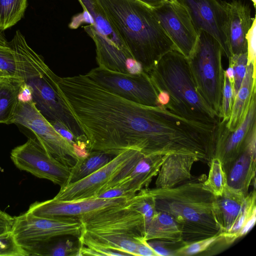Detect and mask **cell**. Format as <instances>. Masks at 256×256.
Instances as JSON below:
<instances>
[{"mask_svg": "<svg viewBox=\"0 0 256 256\" xmlns=\"http://www.w3.org/2000/svg\"><path fill=\"white\" fill-rule=\"evenodd\" d=\"M134 59L148 72L176 48L153 9L136 0H96Z\"/></svg>", "mask_w": 256, "mask_h": 256, "instance_id": "obj_1", "label": "cell"}, {"mask_svg": "<svg viewBox=\"0 0 256 256\" xmlns=\"http://www.w3.org/2000/svg\"><path fill=\"white\" fill-rule=\"evenodd\" d=\"M157 211L171 216L186 243L220 235L216 196L204 182L188 180L174 187L148 188Z\"/></svg>", "mask_w": 256, "mask_h": 256, "instance_id": "obj_2", "label": "cell"}, {"mask_svg": "<svg viewBox=\"0 0 256 256\" xmlns=\"http://www.w3.org/2000/svg\"><path fill=\"white\" fill-rule=\"evenodd\" d=\"M157 92L169 95L164 107L187 120L216 126L220 121L199 94L188 60L176 50L164 54L147 72Z\"/></svg>", "mask_w": 256, "mask_h": 256, "instance_id": "obj_3", "label": "cell"}, {"mask_svg": "<svg viewBox=\"0 0 256 256\" xmlns=\"http://www.w3.org/2000/svg\"><path fill=\"white\" fill-rule=\"evenodd\" d=\"M222 55L218 41L200 30L194 50L188 58L199 94L220 119L224 74Z\"/></svg>", "mask_w": 256, "mask_h": 256, "instance_id": "obj_4", "label": "cell"}, {"mask_svg": "<svg viewBox=\"0 0 256 256\" xmlns=\"http://www.w3.org/2000/svg\"><path fill=\"white\" fill-rule=\"evenodd\" d=\"M78 1L84 12L90 18V24L84 28L94 42L98 66L128 73L126 62L128 59L134 58L126 45L110 24L96 0Z\"/></svg>", "mask_w": 256, "mask_h": 256, "instance_id": "obj_5", "label": "cell"}, {"mask_svg": "<svg viewBox=\"0 0 256 256\" xmlns=\"http://www.w3.org/2000/svg\"><path fill=\"white\" fill-rule=\"evenodd\" d=\"M14 124L31 130L44 149L64 164L72 167L81 158L74 146L54 128L32 100L18 101Z\"/></svg>", "mask_w": 256, "mask_h": 256, "instance_id": "obj_6", "label": "cell"}, {"mask_svg": "<svg viewBox=\"0 0 256 256\" xmlns=\"http://www.w3.org/2000/svg\"><path fill=\"white\" fill-rule=\"evenodd\" d=\"M58 77L51 70L26 82L32 90V100L48 122H60L78 140L86 142L84 132L59 90Z\"/></svg>", "mask_w": 256, "mask_h": 256, "instance_id": "obj_7", "label": "cell"}, {"mask_svg": "<svg viewBox=\"0 0 256 256\" xmlns=\"http://www.w3.org/2000/svg\"><path fill=\"white\" fill-rule=\"evenodd\" d=\"M130 200L125 204L104 210L80 220L82 226L81 234L144 237V218L130 206Z\"/></svg>", "mask_w": 256, "mask_h": 256, "instance_id": "obj_8", "label": "cell"}, {"mask_svg": "<svg viewBox=\"0 0 256 256\" xmlns=\"http://www.w3.org/2000/svg\"><path fill=\"white\" fill-rule=\"evenodd\" d=\"M112 92L136 103L158 106V92L148 74L114 72L98 66L85 74Z\"/></svg>", "mask_w": 256, "mask_h": 256, "instance_id": "obj_9", "label": "cell"}, {"mask_svg": "<svg viewBox=\"0 0 256 256\" xmlns=\"http://www.w3.org/2000/svg\"><path fill=\"white\" fill-rule=\"evenodd\" d=\"M82 229V224L76 218H44L26 212L14 216L12 232L18 242L22 246L56 237L72 236L78 238Z\"/></svg>", "mask_w": 256, "mask_h": 256, "instance_id": "obj_10", "label": "cell"}, {"mask_svg": "<svg viewBox=\"0 0 256 256\" xmlns=\"http://www.w3.org/2000/svg\"><path fill=\"white\" fill-rule=\"evenodd\" d=\"M10 158L18 169L62 187L67 184L70 167L52 156L35 138H30L10 152Z\"/></svg>", "mask_w": 256, "mask_h": 256, "instance_id": "obj_11", "label": "cell"}, {"mask_svg": "<svg viewBox=\"0 0 256 256\" xmlns=\"http://www.w3.org/2000/svg\"><path fill=\"white\" fill-rule=\"evenodd\" d=\"M0 70L8 76L26 82L51 70L18 30L8 44H0Z\"/></svg>", "mask_w": 256, "mask_h": 256, "instance_id": "obj_12", "label": "cell"}, {"mask_svg": "<svg viewBox=\"0 0 256 256\" xmlns=\"http://www.w3.org/2000/svg\"><path fill=\"white\" fill-rule=\"evenodd\" d=\"M152 9L176 50L188 58L196 44L198 31L186 7L180 0H167Z\"/></svg>", "mask_w": 256, "mask_h": 256, "instance_id": "obj_13", "label": "cell"}, {"mask_svg": "<svg viewBox=\"0 0 256 256\" xmlns=\"http://www.w3.org/2000/svg\"><path fill=\"white\" fill-rule=\"evenodd\" d=\"M138 150L127 149L86 177L60 187L54 198L71 200L96 197L126 168Z\"/></svg>", "mask_w": 256, "mask_h": 256, "instance_id": "obj_14", "label": "cell"}, {"mask_svg": "<svg viewBox=\"0 0 256 256\" xmlns=\"http://www.w3.org/2000/svg\"><path fill=\"white\" fill-rule=\"evenodd\" d=\"M130 198L124 197L112 198L93 197L62 200L53 198L31 204L27 212L38 216L70 218L80 220L104 210L125 204Z\"/></svg>", "mask_w": 256, "mask_h": 256, "instance_id": "obj_15", "label": "cell"}, {"mask_svg": "<svg viewBox=\"0 0 256 256\" xmlns=\"http://www.w3.org/2000/svg\"><path fill=\"white\" fill-rule=\"evenodd\" d=\"M219 122L216 130L214 157L220 160L224 170L246 148L256 136V94L252 100L246 116L240 125L230 131L226 123Z\"/></svg>", "mask_w": 256, "mask_h": 256, "instance_id": "obj_16", "label": "cell"}, {"mask_svg": "<svg viewBox=\"0 0 256 256\" xmlns=\"http://www.w3.org/2000/svg\"><path fill=\"white\" fill-rule=\"evenodd\" d=\"M186 7L198 31L214 37L227 58L232 56L228 38V13L222 0H180Z\"/></svg>", "mask_w": 256, "mask_h": 256, "instance_id": "obj_17", "label": "cell"}, {"mask_svg": "<svg viewBox=\"0 0 256 256\" xmlns=\"http://www.w3.org/2000/svg\"><path fill=\"white\" fill-rule=\"evenodd\" d=\"M228 13V38L231 55L247 52L246 35L252 24L250 10L239 0L226 3Z\"/></svg>", "mask_w": 256, "mask_h": 256, "instance_id": "obj_18", "label": "cell"}, {"mask_svg": "<svg viewBox=\"0 0 256 256\" xmlns=\"http://www.w3.org/2000/svg\"><path fill=\"white\" fill-rule=\"evenodd\" d=\"M255 199L254 190L245 194L228 186L221 196H216L217 218L221 230L220 235L230 230L248 206Z\"/></svg>", "mask_w": 256, "mask_h": 256, "instance_id": "obj_19", "label": "cell"}, {"mask_svg": "<svg viewBox=\"0 0 256 256\" xmlns=\"http://www.w3.org/2000/svg\"><path fill=\"white\" fill-rule=\"evenodd\" d=\"M198 160L192 156L167 155L156 176V188H172L190 180L192 166Z\"/></svg>", "mask_w": 256, "mask_h": 256, "instance_id": "obj_20", "label": "cell"}, {"mask_svg": "<svg viewBox=\"0 0 256 256\" xmlns=\"http://www.w3.org/2000/svg\"><path fill=\"white\" fill-rule=\"evenodd\" d=\"M167 155H143L128 174L118 184L123 185L131 195L148 188L152 178L157 176Z\"/></svg>", "mask_w": 256, "mask_h": 256, "instance_id": "obj_21", "label": "cell"}, {"mask_svg": "<svg viewBox=\"0 0 256 256\" xmlns=\"http://www.w3.org/2000/svg\"><path fill=\"white\" fill-rule=\"evenodd\" d=\"M256 64H248L245 76L235 96L230 116L226 123L230 131L236 130L244 120L256 94Z\"/></svg>", "mask_w": 256, "mask_h": 256, "instance_id": "obj_22", "label": "cell"}, {"mask_svg": "<svg viewBox=\"0 0 256 256\" xmlns=\"http://www.w3.org/2000/svg\"><path fill=\"white\" fill-rule=\"evenodd\" d=\"M228 186L248 194L256 172V152L246 149L225 170Z\"/></svg>", "mask_w": 256, "mask_h": 256, "instance_id": "obj_23", "label": "cell"}, {"mask_svg": "<svg viewBox=\"0 0 256 256\" xmlns=\"http://www.w3.org/2000/svg\"><path fill=\"white\" fill-rule=\"evenodd\" d=\"M144 238L148 241L184 242L182 231L174 218L168 214L158 211L155 216L144 226Z\"/></svg>", "mask_w": 256, "mask_h": 256, "instance_id": "obj_24", "label": "cell"}, {"mask_svg": "<svg viewBox=\"0 0 256 256\" xmlns=\"http://www.w3.org/2000/svg\"><path fill=\"white\" fill-rule=\"evenodd\" d=\"M23 82L10 76L0 78V124H14Z\"/></svg>", "mask_w": 256, "mask_h": 256, "instance_id": "obj_25", "label": "cell"}, {"mask_svg": "<svg viewBox=\"0 0 256 256\" xmlns=\"http://www.w3.org/2000/svg\"><path fill=\"white\" fill-rule=\"evenodd\" d=\"M57 237L22 246L29 256H78L79 241L56 240Z\"/></svg>", "mask_w": 256, "mask_h": 256, "instance_id": "obj_26", "label": "cell"}, {"mask_svg": "<svg viewBox=\"0 0 256 256\" xmlns=\"http://www.w3.org/2000/svg\"><path fill=\"white\" fill-rule=\"evenodd\" d=\"M112 156L102 152H90L70 167L66 184L80 180L96 172L108 163L112 158Z\"/></svg>", "mask_w": 256, "mask_h": 256, "instance_id": "obj_27", "label": "cell"}, {"mask_svg": "<svg viewBox=\"0 0 256 256\" xmlns=\"http://www.w3.org/2000/svg\"><path fill=\"white\" fill-rule=\"evenodd\" d=\"M28 0H0V31L10 28L23 18Z\"/></svg>", "mask_w": 256, "mask_h": 256, "instance_id": "obj_28", "label": "cell"}, {"mask_svg": "<svg viewBox=\"0 0 256 256\" xmlns=\"http://www.w3.org/2000/svg\"><path fill=\"white\" fill-rule=\"evenodd\" d=\"M207 179L204 182V188L214 196H221L228 186L226 175L222 162L216 158H212Z\"/></svg>", "mask_w": 256, "mask_h": 256, "instance_id": "obj_29", "label": "cell"}, {"mask_svg": "<svg viewBox=\"0 0 256 256\" xmlns=\"http://www.w3.org/2000/svg\"><path fill=\"white\" fill-rule=\"evenodd\" d=\"M130 206L139 212L144 218V226L148 223L156 214L154 200L148 190V188H143L132 197Z\"/></svg>", "mask_w": 256, "mask_h": 256, "instance_id": "obj_30", "label": "cell"}, {"mask_svg": "<svg viewBox=\"0 0 256 256\" xmlns=\"http://www.w3.org/2000/svg\"><path fill=\"white\" fill-rule=\"evenodd\" d=\"M89 236L98 242L112 249L124 252L127 256H137V240L136 238L100 235Z\"/></svg>", "mask_w": 256, "mask_h": 256, "instance_id": "obj_31", "label": "cell"}, {"mask_svg": "<svg viewBox=\"0 0 256 256\" xmlns=\"http://www.w3.org/2000/svg\"><path fill=\"white\" fill-rule=\"evenodd\" d=\"M28 253L19 244L12 232L0 234V256H28Z\"/></svg>", "mask_w": 256, "mask_h": 256, "instance_id": "obj_32", "label": "cell"}, {"mask_svg": "<svg viewBox=\"0 0 256 256\" xmlns=\"http://www.w3.org/2000/svg\"><path fill=\"white\" fill-rule=\"evenodd\" d=\"M234 99V84L224 74L220 114L221 120L228 122L229 120Z\"/></svg>", "mask_w": 256, "mask_h": 256, "instance_id": "obj_33", "label": "cell"}, {"mask_svg": "<svg viewBox=\"0 0 256 256\" xmlns=\"http://www.w3.org/2000/svg\"><path fill=\"white\" fill-rule=\"evenodd\" d=\"M228 64L234 71V94L236 96L245 76L248 64L247 52L232 55L228 58Z\"/></svg>", "mask_w": 256, "mask_h": 256, "instance_id": "obj_34", "label": "cell"}, {"mask_svg": "<svg viewBox=\"0 0 256 256\" xmlns=\"http://www.w3.org/2000/svg\"><path fill=\"white\" fill-rule=\"evenodd\" d=\"M222 239L220 235L186 244L176 251V256H191L208 249L216 240Z\"/></svg>", "mask_w": 256, "mask_h": 256, "instance_id": "obj_35", "label": "cell"}, {"mask_svg": "<svg viewBox=\"0 0 256 256\" xmlns=\"http://www.w3.org/2000/svg\"><path fill=\"white\" fill-rule=\"evenodd\" d=\"M256 18H254L252 24L246 35L248 64H256Z\"/></svg>", "mask_w": 256, "mask_h": 256, "instance_id": "obj_36", "label": "cell"}, {"mask_svg": "<svg viewBox=\"0 0 256 256\" xmlns=\"http://www.w3.org/2000/svg\"><path fill=\"white\" fill-rule=\"evenodd\" d=\"M137 240V256H156V254L148 245V240L144 236L136 237Z\"/></svg>", "mask_w": 256, "mask_h": 256, "instance_id": "obj_37", "label": "cell"}, {"mask_svg": "<svg viewBox=\"0 0 256 256\" xmlns=\"http://www.w3.org/2000/svg\"><path fill=\"white\" fill-rule=\"evenodd\" d=\"M14 222V217L0 210V234L11 231Z\"/></svg>", "mask_w": 256, "mask_h": 256, "instance_id": "obj_38", "label": "cell"}, {"mask_svg": "<svg viewBox=\"0 0 256 256\" xmlns=\"http://www.w3.org/2000/svg\"><path fill=\"white\" fill-rule=\"evenodd\" d=\"M126 66L128 73L130 74H138L144 71L141 64L133 58L128 59Z\"/></svg>", "mask_w": 256, "mask_h": 256, "instance_id": "obj_39", "label": "cell"}, {"mask_svg": "<svg viewBox=\"0 0 256 256\" xmlns=\"http://www.w3.org/2000/svg\"><path fill=\"white\" fill-rule=\"evenodd\" d=\"M256 212H254L245 222L240 232V236L245 235L253 228L256 222Z\"/></svg>", "mask_w": 256, "mask_h": 256, "instance_id": "obj_40", "label": "cell"}, {"mask_svg": "<svg viewBox=\"0 0 256 256\" xmlns=\"http://www.w3.org/2000/svg\"><path fill=\"white\" fill-rule=\"evenodd\" d=\"M158 93V105L164 107L169 102V95L164 91H159Z\"/></svg>", "mask_w": 256, "mask_h": 256, "instance_id": "obj_41", "label": "cell"}, {"mask_svg": "<svg viewBox=\"0 0 256 256\" xmlns=\"http://www.w3.org/2000/svg\"><path fill=\"white\" fill-rule=\"evenodd\" d=\"M148 6L154 8L162 4L167 0H136Z\"/></svg>", "mask_w": 256, "mask_h": 256, "instance_id": "obj_42", "label": "cell"}, {"mask_svg": "<svg viewBox=\"0 0 256 256\" xmlns=\"http://www.w3.org/2000/svg\"><path fill=\"white\" fill-rule=\"evenodd\" d=\"M224 74L229 80L234 84V71L231 65L228 64V68L226 70H224Z\"/></svg>", "mask_w": 256, "mask_h": 256, "instance_id": "obj_43", "label": "cell"}, {"mask_svg": "<svg viewBox=\"0 0 256 256\" xmlns=\"http://www.w3.org/2000/svg\"><path fill=\"white\" fill-rule=\"evenodd\" d=\"M8 42L6 39L4 34L2 32L0 31V44L2 45H6L8 44Z\"/></svg>", "mask_w": 256, "mask_h": 256, "instance_id": "obj_44", "label": "cell"}, {"mask_svg": "<svg viewBox=\"0 0 256 256\" xmlns=\"http://www.w3.org/2000/svg\"><path fill=\"white\" fill-rule=\"evenodd\" d=\"M6 76H8L7 75H6L3 72H2L0 70V78L6 77Z\"/></svg>", "mask_w": 256, "mask_h": 256, "instance_id": "obj_45", "label": "cell"}, {"mask_svg": "<svg viewBox=\"0 0 256 256\" xmlns=\"http://www.w3.org/2000/svg\"><path fill=\"white\" fill-rule=\"evenodd\" d=\"M254 4V8H256V0H251Z\"/></svg>", "mask_w": 256, "mask_h": 256, "instance_id": "obj_46", "label": "cell"}]
</instances>
